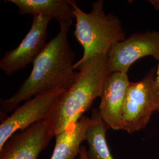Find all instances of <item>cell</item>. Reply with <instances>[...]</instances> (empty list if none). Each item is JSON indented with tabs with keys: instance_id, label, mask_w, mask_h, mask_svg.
Wrapping results in <instances>:
<instances>
[{
	"instance_id": "14",
	"label": "cell",
	"mask_w": 159,
	"mask_h": 159,
	"mask_svg": "<svg viewBox=\"0 0 159 159\" xmlns=\"http://www.w3.org/2000/svg\"><path fill=\"white\" fill-rule=\"evenodd\" d=\"M149 3L153 6L154 8L159 10V0H150Z\"/></svg>"
},
{
	"instance_id": "9",
	"label": "cell",
	"mask_w": 159,
	"mask_h": 159,
	"mask_svg": "<svg viewBox=\"0 0 159 159\" xmlns=\"http://www.w3.org/2000/svg\"><path fill=\"white\" fill-rule=\"evenodd\" d=\"M130 83L127 74L121 72L110 73L106 80L98 109L108 128L121 130L122 108Z\"/></svg>"
},
{
	"instance_id": "3",
	"label": "cell",
	"mask_w": 159,
	"mask_h": 159,
	"mask_svg": "<svg viewBox=\"0 0 159 159\" xmlns=\"http://www.w3.org/2000/svg\"><path fill=\"white\" fill-rule=\"evenodd\" d=\"M68 2L76 21L74 36L83 48V56L74 63V69L91 57L108 54L114 44L125 39L121 20L113 14H105L102 0L94 1L89 13L81 10L74 0Z\"/></svg>"
},
{
	"instance_id": "12",
	"label": "cell",
	"mask_w": 159,
	"mask_h": 159,
	"mask_svg": "<svg viewBox=\"0 0 159 159\" xmlns=\"http://www.w3.org/2000/svg\"><path fill=\"white\" fill-rule=\"evenodd\" d=\"M108 129L99 109L94 108L85 138L89 146V150H87L89 159H114L110 153L106 140Z\"/></svg>"
},
{
	"instance_id": "7",
	"label": "cell",
	"mask_w": 159,
	"mask_h": 159,
	"mask_svg": "<svg viewBox=\"0 0 159 159\" xmlns=\"http://www.w3.org/2000/svg\"><path fill=\"white\" fill-rule=\"evenodd\" d=\"M64 90L57 89L37 95L14 110L0 125V150L17 131H23L44 120L57 97Z\"/></svg>"
},
{
	"instance_id": "6",
	"label": "cell",
	"mask_w": 159,
	"mask_h": 159,
	"mask_svg": "<svg viewBox=\"0 0 159 159\" xmlns=\"http://www.w3.org/2000/svg\"><path fill=\"white\" fill-rule=\"evenodd\" d=\"M52 18L46 15L33 16L29 33L19 46L7 52L0 61V69L12 75L33 63L46 47L47 29Z\"/></svg>"
},
{
	"instance_id": "11",
	"label": "cell",
	"mask_w": 159,
	"mask_h": 159,
	"mask_svg": "<svg viewBox=\"0 0 159 159\" xmlns=\"http://www.w3.org/2000/svg\"><path fill=\"white\" fill-rule=\"evenodd\" d=\"M91 118L80 119L56 137V145L50 159H75L79 155L81 143L85 140Z\"/></svg>"
},
{
	"instance_id": "10",
	"label": "cell",
	"mask_w": 159,
	"mask_h": 159,
	"mask_svg": "<svg viewBox=\"0 0 159 159\" xmlns=\"http://www.w3.org/2000/svg\"><path fill=\"white\" fill-rule=\"evenodd\" d=\"M19 9L21 15H46L55 18L60 29L69 30L74 18L73 8L68 0H8Z\"/></svg>"
},
{
	"instance_id": "4",
	"label": "cell",
	"mask_w": 159,
	"mask_h": 159,
	"mask_svg": "<svg viewBox=\"0 0 159 159\" xmlns=\"http://www.w3.org/2000/svg\"><path fill=\"white\" fill-rule=\"evenodd\" d=\"M156 70L152 68L142 79L130 82L122 108L121 130L132 134L144 129L153 114L159 111Z\"/></svg>"
},
{
	"instance_id": "2",
	"label": "cell",
	"mask_w": 159,
	"mask_h": 159,
	"mask_svg": "<svg viewBox=\"0 0 159 159\" xmlns=\"http://www.w3.org/2000/svg\"><path fill=\"white\" fill-rule=\"evenodd\" d=\"M78 74L73 85L57 97L44 122L53 136L78 121L102 94L108 71V54L91 57L78 66Z\"/></svg>"
},
{
	"instance_id": "13",
	"label": "cell",
	"mask_w": 159,
	"mask_h": 159,
	"mask_svg": "<svg viewBox=\"0 0 159 159\" xmlns=\"http://www.w3.org/2000/svg\"><path fill=\"white\" fill-rule=\"evenodd\" d=\"M79 159H89L87 156V151L84 146L80 148L79 153Z\"/></svg>"
},
{
	"instance_id": "1",
	"label": "cell",
	"mask_w": 159,
	"mask_h": 159,
	"mask_svg": "<svg viewBox=\"0 0 159 159\" xmlns=\"http://www.w3.org/2000/svg\"><path fill=\"white\" fill-rule=\"evenodd\" d=\"M68 31L60 29L58 34L47 43L18 90L12 96L1 99V114L14 111L20 102L33 96L57 89L67 90L73 85L78 71L74 68L75 53L69 44Z\"/></svg>"
},
{
	"instance_id": "5",
	"label": "cell",
	"mask_w": 159,
	"mask_h": 159,
	"mask_svg": "<svg viewBox=\"0 0 159 159\" xmlns=\"http://www.w3.org/2000/svg\"><path fill=\"white\" fill-rule=\"evenodd\" d=\"M109 73H127L131 66L143 57L159 60V32L135 33L111 47L108 52Z\"/></svg>"
},
{
	"instance_id": "15",
	"label": "cell",
	"mask_w": 159,
	"mask_h": 159,
	"mask_svg": "<svg viewBox=\"0 0 159 159\" xmlns=\"http://www.w3.org/2000/svg\"><path fill=\"white\" fill-rule=\"evenodd\" d=\"M156 82H157V84L158 86V88H159V65L157 67V69L156 70Z\"/></svg>"
},
{
	"instance_id": "8",
	"label": "cell",
	"mask_w": 159,
	"mask_h": 159,
	"mask_svg": "<svg viewBox=\"0 0 159 159\" xmlns=\"http://www.w3.org/2000/svg\"><path fill=\"white\" fill-rule=\"evenodd\" d=\"M53 137L43 120L15 133L0 150V159H37Z\"/></svg>"
}]
</instances>
